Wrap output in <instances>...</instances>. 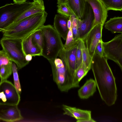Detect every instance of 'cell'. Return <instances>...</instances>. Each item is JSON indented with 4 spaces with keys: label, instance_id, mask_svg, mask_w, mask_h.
Here are the masks:
<instances>
[{
    "label": "cell",
    "instance_id": "obj_34",
    "mask_svg": "<svg viewBox=\"0 0 122 122\" xmlns=\"http://www.w3.org/2000/svg\"></svg>",
    "mask_w": 122,
    "mask_h": 122
},
{
    "label": "cell",
    "instance_id": "obj_27",
    "mask_svg": "<svg viewBox=\"0 0 122 122\" xmlns=\"http://www.w3.org/2000/svg\"><path fill=\"white\" fill-rule=\"evenodd\" d=\"M82 62L81 42V39H80L77 45L76 56V70L81 64Z\"/></svg>",
    "mask_w": 122,
    "mask_h": 122
},
{
    "label": "cell",
    "instance_id": "obj_29",
    "mask_svg": "<svg viewBox=\"0 0 122 122\" xmlns=\"http://www.w3.org/2000/svg\"><path fill=\"white\" fill-rule=\"evenodd\" d=\"M8 57L2 50L0 51V66L9 64L10 61Z\"/></svg>",
    "mask_w": 122,
    "mask_h": 122
},
{
    "label": "cell",
    "instance_id": "obj_31",
    "mask_svg": "<svg viewBox=\"0 0 122 122\" xmlns=\"http://www.w3.org/2000/svg\"><path fill=\"white\" fill-rule=\"evenodd\" d=\"M68 0H57V5H60L63 4H67Z\"/></svg>",
    "mask_w": 122,
    "mask_h": 122
},
{
    "label": "cell",
    "instance_id": "obj_12",
    "mask_svg": "<svg viewBox=\"0 0 122 122\" xmlns=\"http://www.w3.org/2000/svg\"><path fill=\"white\" fill-rule=\"evenodd\" d=\"M86 0L92 7L94 14L93 28L99 24L103 25L107 17V10L103 4L100 0Z\"/></svg>",
    "mask_w": 122,
    "mask_h": 122
},
{
    "label": "cell",
    "instance_id": "obj_33",
    "mask_svg": "<svg viewBox=\"0 0 122 122\" xmlns=\"http://www.w3.org/2000/svg\"><path fill=\"white\" fill-rule=\"evenodd\" d=\"M14 3H24L26 2V0H13Z\"/></svg>",
    "mask_w": 122,
    "mask_h": 122
},
{
    "label": "cell",
    "instance_id": "obj_17",
    "mask_svg": "<svg viewBox=\"0 0 122 122\" xmlns=\"http://www.w3.org/2000/svg\"><path fill=\"white\" fill-rule=\"evenodd\" d=\"M97 85L95 80L90 78L87 80L78 90V95L82 99H86L92 96L96 91Z\"/></svg>",
    "mask_w": 122,
    "mask_h": 122
},
{
    "label": "cell",
    "instance_id": "obj_5",
    "mask_svg": "<svg viewBox=\"0 0 122 122\" xmlns=\"http://www.w3.org/2000/svg\"><path fill=\"white\" fill-rule=\"evenodd\" d=\"M33 2L7 4L0 8V31L12 24L33 5Z\"/></svg>",
    "mask_w": 122,
    "mask_h": 122
},
{
    "label": "cell",
    "instance_id": "obj_18",
    "mask_svg": "<svg viewBox=\"0 0 122 122\" xmlns=\"http://www.w3.org/2000/svg\"><path fill=\"white\" fill-rule=\"evenodd\" d=\"M33 2L32 6L17 18L11 24L16 23L32 15L45 11V7L43 0H34Z\"/></svg>",
    "mask_w": 122,
    "mask_h": 122
},
{
    "label": "cell",
    "instance_id": "obj_21",
    "mask_svg": "<svg viewBox=\"0 0 122 122\" xmlns=\"http://www.w3.org/2000/svg\"><path fill=\"white\" fill-rule=\"evenodd\" d=\"M108 10L122 11V0H100Z\"/></svg>",
    "mask_w": 122,
    "mask_h": 122
},
{
    "label": "cell",
    "instance_id": "obj_14",
    "mask_svg": "<svg viewBox=\"0 0 122 122\" xmlns=\"http://www.w3.org/2000/svg\"><path fill=\"white\" fill-rule=\"evenodd\" d=\"M87 3L86 0H68L66 4L76 17L82 20L86 14Z\"/></svg>",
    "mask_w": 122,
    "mask_h": 122
},
{
    "label": "cell",
    "instance_id": "obj_11",
    "mask_svg": "<svg viewBox=\"0 0 122 122\" xmlns=\"http://www.w3.org/2000/svg\"><path fill=\"white\" fill-rule=\"evenodd\" d=\"M23 118L18 105H0V119L8 122H13L22 120Z\"/></svg>",
    "mask_w": 122,
    "mask_h": 122
},
{
    "label": "cell",
    "instance_id": "obj_13",
    "mask_svg": "<svg viewBox=\"0 0 122 122\" xmlns=\"http://www.w3.org/2000/svg\"><path fill=\"white\" fill-rule=\"evenodd\" d=\"M63 114L72 117L78 122H96L92 118L90 110H83L66 105H62Z\"/></svg>",
    "mask_w": 122,
    "mask_h": 122
},
{
    "label": "cell",
    "instance_id": "obj_19",
    "mask_svg": "<svg viewBox=\"0 0 122 122\" xmlns=\"http://www.w3.org/2000/svg\"><path fill=\"white\" fill-rule=\"evenodd\" d=\"M104 24L105 28L112 33L122 34V17L111 18Z\"/></svg>",
    "mask_w": 122,
    "mask_h": 122
},
{
    "label": "cell",
    "instance_id": "obj_15",
    "mask_svg": "<svg viewBox=\"0 0 122 122\" xmlns=\"http://www.w3.org/2000/svg\"><path fill=\"white\" fill-rule=\"evenodd\" d=\"M69 18L60 14L56 15L54 18V27L61 37L65 40L69 30L67 26Z\"/></svg>",
    "mask_w": 122,
    "mask_h": 122
},
{
    "label": "cell",
    "instance_id": "obj_1",
    "mask_svg": "<svg viewBox=\"0 0 122 122\" xmlns=\"http://www.w3.org/2000/svg\"><path fill=\"white\" fill-rule=\"evenodd\" d=\"M91 69L102 100L108 106L115 104L117 100V89L115 78L104 56L94 54Z\"/></svg>",
    "mask_w": 122,
    "mask_h": 122
},
{
    "label": "cell",
    "instance_id": "obj_6",
    "mask_svg": "<svg viewBox=\"0 0 122 122\" xmlns=\"http://www.w3.org/2000/svg\"><path fill=\"white\" fill-rule=\"evenodd\" d=\"M50 63L53 80L60 90L62 92H67L74 88L73 81L62 60L57 58L54 62Z\"/></svg>",
    "mask_w": 122,
    "mask_h": 122
},
{
    "label": "cell",
    "instance_id": "obj_2",
    "mask_svg": "<svg viewBox=\"0 0 122 122\" xmlns=\"http://www.w3.org/2000/svg\"><path fill=\"white\" fill-rule=\"evenodd\" d=\"M47 13L45 11L12 24L1 32L3 36L23 40L44 25Z\"/></svg>",
    "mask_w": 122,
    "mask_h": 122
},
{
    "label": "cell",
    "instance_id": "obj_16",
    "mask_svg": "<svg viewBox=\"0 0 122 122\" xmlns=\"http://www.w3.org/2000/svg\"><path fill=\"white\" fill-rule=\"evenodd\" d=\"M32 33L23 40V51L26 55L29 54L32 56H42V50L32 40Z\"/></svg>",
    "mask_w": 122,
    "mask_h": 122
},
{
    "label": "cell",
    "instance_id": "obj_26",
    "mask_svg": "<svg viewBox=\"0 0 122 122\" xmlns=\"http://www.w3.org/2000/svg\"><path fill=\"white\" fill-rule=\"evenodd\" d=\"M57 12L59 14L68 18L71 16H75L67 4L57 5Z\"/></svg>",
    "mask_w": 122,
    "mask_h": 122
},
{
    "label": "cell",
    "instance_id": "obj_3",
    "mask_svg": "<svg viewBox=\"0 0 122 122\" xmlns=\"http://www.w3.org/2000/svg\"><path fill=\"white\" fill-rule=\"evenodd\" d=\"M40 29L42 30L44 36L42 56L49 63L54 62L63 49L61 37L54 27L51 25H44Z\"/></svg>",
    "mask_w": 122,
    "mask_h": 122
},
{
    "label": "cell",
    "instance_id": "obj_28",
    "mask_svg": "<svg viewBox=\"0 0 122 122\" xmlns=\"http://www.w3.org/2000/svg\"><path fill=\"white\" fill-rule=\"evenodd\" d=\"M71 16L72 20V30L73 38L75 40H79L78 35L77 19L74 15Z\"/></svg>",
    "mask_w": 122,
    "mask_h": 122
},
{
    "label": "cell",
    "instance_id": "obj_22",
    "mask_svg": "<svg viewBox=\"0 0 122 122\" xmlns=\"http://www.w3.org/2000/svg\"><path fill=\"white\" fill-rule=\"evenodd\" d=\"M13 62L10 61L8 64L0 66V81L7 80L13 73L12 64Z\"/></svg>",
    "mask_w": 122,
    "mask_h": 122
},
{
    "label": "cell",
    "instance_id": "obj_24",
    "mask_svg": "<svg viewBox=\"0 0 122 122\" xmlns=\"http://www.w3.org/2000/svg\"><path fill=\"white\" fill-rule=\"evenodd\" d=\"M32 40L42 50L44 42V36L41 29H39L32 33Z\"/></svg>",
    "mask_w": 122,
    "mask_h": 122
},
{
    "label": "cell",
    "instance_id": "obj_9",
    "mask_svg": "<svg viewBox=\"0 0 122 122\" xmlns=\"http://www.w3.org/2000/svg\"><path fill=\"white\" fill-rule=\"evenodd\" d=\"M77 44L68 50L63 49L60 52L58 56L62 61L73 81V85L76 70V56Z\"/></svg>",
    "mask_w": 122,
    "mask_h": 122
},
{
    "label": "cell",
    "instance_id": "obj_10",
    "mask_svg": "<svg viewBox=\"0 0 122 122\" xmlns=\"http://www.w3.org/2000/svg\"><path fill=\"white\" fill-rule=\"evenodd\" d=\"M103 25L98 24L93 27L84 40L90 54L92 58L95 54L96 48L99 42L102 39V30Z\"/></svg>",
    "mask_w": 122,
    "mask_h": 122
},
{
    "label": "cell",
    "instance_id": "obj_30",
    "mask_svg": "<svg viewBox=\"0 0 122 122\" xmlns=\"http://www.w3.org/2000/svg\"><path fill=\"white\" fill-rule=\"evenodd\" d=\"M102 40L99 42L96 48L95 54L101 56H104V50Z\"/></svg>",
    "mask_w": 122,
    "mask_h": 122
},
{
    "label": "cell",
    "instance_id": "obj_8",
    "mask_svg": "<svg viewBox=\"0 0 122 122\" xmlns=\"http://www.w3.org/2000/svg\"><path fill=\"white\" fill-rule=\"evenodd\" d=\"M94 20L92 9L87 2L86 12L84 18L82 20L77 19L78 35L79 39L85 40L93 28Z\"/></svg>",
    "mask_w": 122,
    "mask_h": 122
},
{
    "label": "cell",
    "instance_id": "obj_20",
    "mask_svg": "<svg viewBox=\"0 0 122 122\" xmlns=\"http://www.w3.org/2000/svg\"><path fill=\"white\" fill-rule=\"evenodd\" d=\"M83 67L88 72L91 68L92 57L86 47L84 40L81 39Z\"/></svg>",
    "mask_w": 122,
    "mask_h": 122
},
{
    "label": "cell",
    "instance_id": "obj_32",
    "mask_svg": "<svg viewBox=\"0 0 122 122\" xmlns=\"http://www.w3.org/2000/svg\"><path fill=\"white\" fill-rule=\"evenodd\" d=\"M32 56L30 54L26 55L25 56V59L26 61L30 62L31 61L32 59Z\"/></svg>",
    "mask_w": 122,
    "mask_h": 122
},
{
    "label": "cell",
    "instance_id": "obj_7",
    "mask_svg": "<svg viewBox=\"0 0 122 122\" xmlns=\"http://www.w3.org/2000/svg\"><path fill=\"white\" fill-rule=\"evenodd\" d=\"M0 105H18L20 100V95L11 82L7 80L0 81Z\"/></svg>",
    "mask_w": 122,
    "mask_h": 122
},
{
    "label": "cell",
    "instance_id": "obj_23",
    "mask_svg": "<svg viewBox=\"0 0 122 122\" xmlns=\"http://www.w3.org/2000/svg\"><path fill=\"white\" fill-rule=\"evenodd\" d=\"M80 39L76 40L73 38L72 27L69 29L68 33L65 43L63 45V49L66 50H69L78 43Z\"/></svg>",
    "mask_w": 122,
    "mask_h": 122
},
{
    "label": "cell",
    "instance_id": "obj_4",
    "mask_svg": "<svg viewBox=\"0 0 122 122\" xmlns=\"http://www.w3.org/2000/svg\"><path fill=\"white\" fill-rule=\"evenodd\" d=\"M21 39L3 36L0 40L2 50L10 60L16 65L18 71L27 65L23 48Z\"/></svg>",
    "mask_w": 122,
    "mask_h": 122
},
{
    "label": "cell",
    "instance_id": "obj_25",
    "mask_svg": "<svg viewBox=\"0 0 122 122\" xmlns=\"http://www.w3.org/2000/svg\"><path fill=\"white\" fill-rule=\"evenodd\" d=\"M14 85L20 95L21 92V89L18 73V68L16 64L14 62L12 64Z\"/></svg>",
    "mask_w": 122,
    "mask_h": 122
},
{
    "label": "cell",
    "instance_id": "obj_35",
    "mask_svg": "<svg viewBox=\"0 0 122 122\" xmlns=\"http://www.w3.org/2000/svg\"></svg>",
    "mask_w": 122,
    "mask_h": 122
}]
</instances>
